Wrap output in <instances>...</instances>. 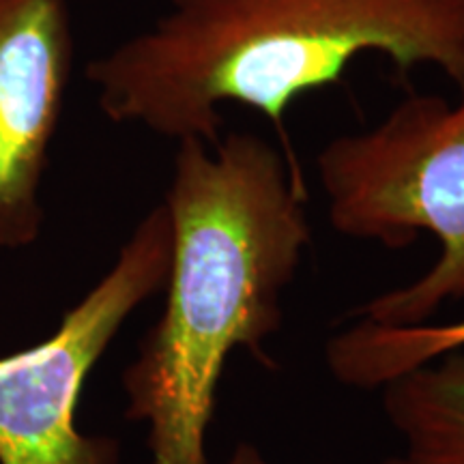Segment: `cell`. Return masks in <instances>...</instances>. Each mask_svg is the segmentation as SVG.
Returning a JSON list of instances; mask_svg holds the SVG:
<instances>
[{
    "label": "cell",
    "mask_w": 464,
    "mask_h": 464,
    "mask_svg": "<svg viewBox=\"0 0 464 464\" xmlns=\"http://www.w3.org/2000/svg\"><path fill=\"white\" fill-rule=\"evenodd\" d=\"M464 80V0H166L144 31L86 67L108 121L179 142L222 138L224 106L284 116L357 56Z\"/></svg>",
    "instance_id": "2"
},
{
    "label": "cell",
    "mask_w": 464,
    "mask_h": 464,
    "mask_svg": "<svg viewBox=\"0 0 464 464\" xmlns=\"http://www.w3.org/2000/svg\"><path fill=\"white\" fill-rule=\"evenodd\" d=\"M73 56L67 0H0V249L42 237L44 174Z\"/></svg>",
    "instance_id": "5"
},
{
    "label": "cell",
    "mask_w": 464,
    "mask_h": 464,
    "mask_svg": "<svg viewBox=\"0 0 464 464\" xmlns=\"http://www.w3.org/2000/svg\"><path fill=\"white\" fill-rule=\"evenodd\" d=\"M382 409L404 440L396 464H464V348L381 387Z\"/></svg>",
    "instance_id": "6"
},
{
    "label": "cell",
    "mask_w": 464,
    "mask_h": 464,
    "mask_svg": "<svg viewBox=\"0 0 464 464\" xmlns=\"http://www.w3.org/2000/svg\"><path fill=\"white\" fill-rule=\"evenodd\" d=\"M172 230L153 207L108 274L63 316L48 340L0 357V464H119V443L75 426L84 381L138 305L164 290Z\"/></svg>",
    "instance_id": "4"
},
{
    "label": "cell",
    "mask_w": 464,
    "mask_h": 464,
    "mask_svg": "<svg viewBox=\"0 0 464 464\" xmlns=\"http://www.w3.org/2000/svg\"><path fill=\"white\" fill-rule=\"evenodd\" d=\"M172 230L166 304L123 374L125 417L149 426L150 464H208L207 432L232 351L271 365L284 293L312 243L286 150L252 131L177 142L164 198Z\"/></svg>",
    "instance_id": "1"
},
{
    "label": "cell",
    "mask_w": 464,
    "mask_h": 464,
    "mask_svg": "<svg viewBox=\"0 0 464 464\" xmlns=\"http://www.w3.org/2000/svg\"><path fill=\"white\" fill-rule=\"evenodd\" d=\"M460 100L411 95L379 125L334 138L316 168L340 235L402 249L420 232L440 256L420 280L353 312L376 327H420L445 301L464 299V80Z\"/></svg>",
    "instance_id": "3"
},
{
    "label": "cell",
    "mask_w": 464,
    "mask_h": 464,
    "mask_svg": "<svg viewBox=\"0 0 464 464\" xmlns=\"http://www.w3.org/2000/svg\"><path fill=\"white\" fill-rule=\"evenodd\" d=\"M226 464H274V462L266 460L265 454L256 448V445L239 443L235 448V451L230 454L228 460H226ZM379 464H396V462H393V458H392V460H385Z\"/></svg>",
    "instance_id": "8"
},
{
    "label": "cell",
    "mask_w": 464,
    "mask_h": 464,
    "mask_svg": "<svg viewBox=\"0 0 464 464\" xmlns=\"http://www.w3.org/2000/svg\"><path fill=\"white\" fill-rule=\"evenodd\" d=\"M456 348H464V323L376 327L359 321L329 340L327 365L344 385L379 390L396 376Z\"/></svg>",
    "instance_id": "7"
}]
</instances>
